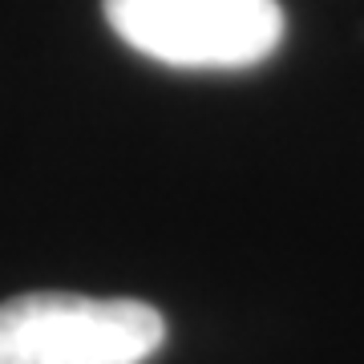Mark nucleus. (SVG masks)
<instances>
[{
	"mask_svg": "<svg viewBox=\"0 0 364 364\" xmlns=\"http://www.w3.org/2000/svg\"><path fill=\"white\" fill-rule=\"evenodd\" d=\"M166 320L142 299L28 291L0 304V364H146Z\"/></svg>",
	"mask_w": 364,
	"mask_h": 364,
	"instance_id": "1",
	"label": "nucleus"
},
{
	"mask_svg": "<svg viewBox=\"0 0 364 364\" xmlns=\"http://www.w3.org/2000/svg\"><path fill=\"white\" fill-rule=\"evenodd\" d=\"M134 53L174 69H251L284 41L275 0H102Z\"/></svg>",
	"mask_w": 364,
	"mask_h": 364,
	"instance_id": "2",
	"label": "nucleus"
}]
</instances>
